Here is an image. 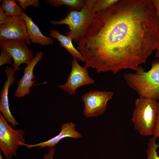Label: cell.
<instances>
[{"instance_id":"4316f807","label":"cell","mask_w":159,"mask_h":159,"mask_svg":"<svg viewBox=\"0 0 159 159\" xmlns=\"http://www.w3.org/2000/svg\"><path fill=\"white\" fill-rule=\"evenodd\" d=\"M0 159H4L2 156L1 151H0Z\"/></svg>"},{"instance_id":"d6986e66","label":"cell","mask_w":159,"mask_h":159,"mask_svg":"<svg viewBox=\"0 0 159 159\" xmlns=\"http://www.w3.org/2000/svg\"><path fill=\"white\" fill-rule=\"evenodd\" d=\"M16 1L19 2V5L21 6L22 9L25 11L30 6H32L36 8H39L40 6L39 0H18Z\"/></svg>"},{"instance_id":"6da1fadb","label":"cell","mask_w":159,"mask_h":159,"mask_svg":"<svg viewBox=\"0 0 159 159\" xmlns=\"http://www.w3.org/2000/svg\"><path fill=\"white\" fill-rule=\"evenodd\" d=\"M158 19L152 0H121L94 15L77 44L85 67L97 73L136 71L159 49Z\"/></svg>"},{"instance_id":"ffe728a7","label":"cell","mask_w":159,"mask_h":159,"mask_svg":"<svg viewBox=\"0 0 159 159\" xmlns=\"http://www.w3.org/2000/svg\"><path fill=\"white\" fill-rule=\"evenodd\" d=\"M12 57L4 49L1 48V54L0 57V66L5 64H12Z\"/></svg>"},{"instance_id":"5b68a950","label":"cell","mask_w":159,"mask_h":159,"mask_svg":"<svg viewBox=\"0 0 159 159\" xmlns=\"http://www.w3.org/2000/svg\"><path fill=\"white\" fill-rule=\"evenodd\" d=\"M0 113V150L6 159H11L17 155L19 143H25L24 130H15L9 125Z\"/></svg>"},{"instance_id":"3957f363","label":"cell","mask_w":159,"mask_h":159,"mask_svg":"<svg viewBox=\"0 0 159 159\" xmlns=\"http://www.w3.org/2000/svg\"><path fill=\"white\" fill-rule=\"evenodd\" d=\"M97 0H85L84 6L80 10H70L67 15L59 21L51 20L53 25L64 24L68 26L69 31L66 33L74 44L78 43L85 37L95 14L94 6Z\"/></svg>"},{"instance_id":"7c38bea8","label":"cell","mask_w":159,"mask_h":159,"mask_svg":"<svg viewBox=\"0 0 159 159\" xmlns=\"http://www.w3.org/2000/svg\"><path fill=\"white\" fill-rule=\"evenodd\" d=\"M76 127V124L72 122H67L62 125L59 134L48 140L34 144H28L21 142L19 144V146H24L28 149L36 147H39L40 149L45 147L54 148L55 145L65 138H71L76 139L82 138L81 134L75 130Z\"/></svg>"},{"instance_id":"9a60e30c","label":"cell","mask_w":159,"mask_h":159,"mask_svg":"<svg viewBox=\"0 0 159 159\" xmlns=\"http://www.w3.org/2000/svg\"><path fill=\"white\" fill-rule=\"evenodd\" d=\"M14 0H4L0 6L6 15L14 17L22 15V9Z\"/></svg>"},{"instance_id":"cb8c5ba5","label":"cell","mask_w":159,"mask_h":159,"mask_svg":"<svg viewBox=\"0 0 159 159\" xmlns=\"http://www.w3.org/2000/svg\"><path fill=\"white\" fill-rule=\"evenodd\" d=\"M152 1L156 9V16L159 19V0H152Z\"/></svg>"},{"instance_id":"5bb4252c","label":"cell","mask_w":159,"mask_h":159,"mask_svg":"<svg viewBox=\"0 0 159 159\" xmlns=\"http://www.w3.org/2000/svg\"><path fill=\"white\" fill-rule=\"evenodd\" d=\"M49 34L51 37L57 39L59 42L60 45L64 48L73 58L84 62L82 56L74 47L72 43L73 40L70 37L62 35L57 30L54 29L50 31Z\"/></svg>"},{"instance_id":"ac0fdd59","label":"cell","mask_w":159,"mask_h":159,"mask_svg":"<svg viewBox=\"0 0 159 159\" xmlns=\"http://www.w3.org/2000/svg\"><path fill=\"white\" fill-rule=\"evenodd\" d=\"M119 0H97L94 6L96 13L105 10L112 6Z\"/></svg>"},{"instance_id":"484cf974","label":"cell","mask_w":159,"mask_h":159,"mask_svg":"<svg viewBox=\"0 0 159 159\" xmlns=\"http://www.w3.org/2000/svg\"><path fill=\"white\" fill-rule=\"evenodd\" d=\"M157 27L159 31V19H158L157 23Z\"/></svg>"},{"instance_id":"277c9868","label":"cell","mask_w":159,"mask_h":159,"mask_svg":"<svg viewBox=\"0 0 159 159\" xmlns=\"http://www.w3.org/2000/svg\"><path fill=\"white\" fill-rule=\"evenodd\" d=\"M159 109L158 101L139 97L135 99L131 120L140 135H153Z\"/></svg>"},{"instance_id":"8992f818","label":"cell","mask_w":159,"mask_h":159,"mask_svg":"<svg viewBox=\"0 0 159 159\" xmlns=\"http://www.w3.org/2000/svg\"><path fill=\"white\" fill-rule=\"evenodd\" d=\"M114 94L112 91L98 90H91L85 93L82 97L84 105V116L88 118L104 114L107 108V102L112 98Z\"/></svg>"},{"instance_id":"7402d4cb","label":"cell","mask_w":159,"mask_h":159,"mask_svg":"<svg viewBox=\"0 0 159 159\" xmlns=\"http://www.w3.org/2000/svg\"><path fill=\"white\" fill-rule=\"evenodd\" d=\"M153 136L156 138H159V109L157 115Z\"/></svg>"},{"instance_id":"44dd1931","label":"cell","mask_w":159,"mask_h":159,"mask_svg":"<svg viewBox=\"0 0 159 159\" xmlns=\"http://www.w3.org/2000/svg\"><path fill=\"white\" fill-rule=\"evenodd\" d=\"M55 151L54 147H49L48 152L43 156V159H54Z\"/></svg>"},{"instance_id":"d4e9b609","label":"cell","mask_w":159,"mask_h":159,"mask_svg":"<svg viewBox=\"0 0 159 159\" xmlns=\"http://www.w3.org/2000/svg\"><path fill=\"white\" fill-rule=\"evenodd\" d=\"M155 57H156L159 58V49L156 50Z\"/></svg>"},{"instance_id":"8fae6325","label":"cell","mask_w":159,"mask_h":159,"mask_svg":"<svg viewBox=\"0 0 159 159\" xmlns=\"http://www.w3.org/2000/svg\"><path fill=\"white\" fill-rule=\"evenodd\" d=\"M43 53L41 51L37 52L31 63L24 68V73L21 78L17 82V87L14 92L16 97H23L30 93V88L36 82L34 73V68L42 59Z\"/></svg>"},{"instance_id":"2e32d148","label":"cell","mask_w":159,"mask_h":159,"mask_svg":"<svg viewBox=\"0 0 159 159\" xmlns=\"http://www.w3.org/2000/svg\"><path fill=\"white\" fill-rule=\"evenodd\" d=\"M44 1L54 7H58L62 5H65L74 10L78 11L82 9L85 1L84 0H46Z\"/></svg>"},{"instance_id":"4fadbf2b","label":"cell","mask_w":159,"mask_h":159,"mask_svg":"<svg viewBox=\"0 0 159 159\" xmlns=\"http://www.w3.org/2000/svg\"><path fill=\"white\" fill-rule=\"evenodd\" d=\"M21 16L25 21L28 37L31 42L42 46L50 45L53 43L52 38L44 36L32 18L23 11Z\"/></svg>"},{"instance_id":"30bf717a","label":"cell","mask_w":159,"mask_h":159,"mask_svg":"<svg viewBox=\"0 0 159 159\" xmlns=\"http://www.w3.org/2000/svg\"><path fill=\"white\" fill-rule=\"evenodd\" d=\"M20 69V67L15 68L6 67L5 72L7 76V80L4 82L0 94V112L6 120L12 125L14 128H15L19 123L10 110L8 97L9 90V87L13 84L16 80L14 76L15 73L17 71Z\"/></svg>"},{"instance_id":"e0dca14e","label":"cell","mask_w":159,"mask_h":159,"mask_svg":"<svg viewBox=\"0 0 159 159\" xmlns=\"http://www.w3.org/2000/svg\"><path fill=\"white\" fill-rule=\"evenodd\" d=\"M156 138L153 136L148 141L146 150L147 159H159V156L157 151L159 145L157 144Z\"/></svg>"},{"instance_id":"52a82bcc","label":"cell","mask_w":159,"mask_h":159,"mask_svg":"<svg viewBox=\"0 0 159 159\" xmlns=\"http://www.w3.org/2000/svg\"><path fill=\"white\" fill-rule=\"evenodd\" d=\"M86 67L80 65L77 60L73 58L72 61V68L70 73L66 82L58 85L71 95H74L77 90L84 86L93 84L95 81L89 76Z\"/></svg>"},{"instance_id":"603a6c76","label":"cell","mask_w":159,"mask_h":159,"mask_svg":"<svg viewBox=\"0 0 159 159\" xmlns=\"http://www.w3.org/2000/svg\"><path fill=\"white\" fill-rule=\"evenodd\" d=\"M10 16L6 15L0 7V25L6 22Z\"/></svg>"},{"instance_id":"ba28073f","label":"cell","mask_w":159,"mask_h":159,"mask_svg":"<svg viewBox=\"0 0 159 159\" xmlns=\"http://www.w3.org/2000/svg\"><path fill=\"white\" fill-rule=\"evenodd\" d=\"M24 40L30 45L25 21L21 16H10L6 22L0 25V41Z\"/></svg>"},{"instance_id":"9c48e42d","label":"cell","mask_w":159,"mask_h":159,"mask_svg":"<svg viewBox=\"0 0 159 159\" xmlns=\"http://www.w3.org/2000/svg\"><path fill=\"white\" fill-rule=\"evenodd\" d=\"M24 40H9L0 41V46L6 50L12 57L14 63L12 67L19 68L21 64H29L34 59V53Z\"/></svg>"},{"instance_id":"7a4b0ae2","label":"cell","mask_w":159,"mask_h":159,"mask_svg":"<svg viewBox=\"0 0 159 159\" xmlns=\"http://www.w3.org/2000/svg\"><path fill=\"white\" fill-rule=\"evenodd\" d=\"M123 77L127 85L135 91L139 97L156 101L159 100V60L151 64V67L145 72L139 66L135 73L128 72Z\"/></svg>"}]
</instances>
